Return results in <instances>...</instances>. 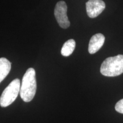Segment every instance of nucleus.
<instances>
[{"label":"nucleus","instance_id":"obj_1","mask_svg":"<svg viewBox=\"0 0 123 123\" xmlns=\"http://www.w3.org/2000/svg\"><path fill=\"white\" fill-rule=\"evenodd\" d=\"M36 90L35 71L33 68H29L23 76L20 88V96L24 101L29 102L31 101L34 97Z\"/></svg>","mask_w":123,"mask_h":123},{"label":"nucleus","instance_id":"obj_2","mask_svg":"<svg viewBox=\"0 0 123 123\" xmlns=\"http://www.w3.org/2000/svg\"><path fill=\"white\" fill-rule=\"evenodd\" d=\"M100 73L105 76L114 77L123 73V55L107 58L101 64Z\"/></svg>","mask_w":123,"mask_h":123},{"label":"nucleus","instance_id":"obj_3","mask_svg":"<svg viewBox=\"0 0 123 123\" xmlns=\"http://www.w3.org/2000/svg\"><path fill=\"white\" fill-rule=\"evenodd\" d=\"M21 88V81L19 79H15L9 84L3 91L0 97V105L6 107L13 103L17 98Z\"/></svg>","mask_w":123,"mask_h":123},{"label":"nucleus","instance_id":"obj_4","mask_svg":"<svg viewBox=\"0 0 123 123\" xmlns=\"http://www.w3.org/2000/svg\"><path fill=\"white\" fill-rule=\"evenodd\" d=\"M67 6L63 1H59L55 7L54 15L61 27L67 29L70 26V22L67 15Z\"/></svg>","mask_w":123,"mask_h":123},{"label":"nucleus","instance_id":"obj_5","mask_svg":"<svg viewBox=\"0 0 123 123\" xmlns=\"http://www.w3.org/2000/svg\"><path fill=\"white\" fill-rule=\"evenodd\" d=\"M86 11L90 18H96L105 9V4L102 0H89L86 2Z\"/></svg>","mask_w":123,"mask_h":123},{"label":"nucleus","instance_id":"obj_6","mask_svg":"<svg viewBox=\"0 0 123 123\" xmlns=\"http://www.w3.org/2000/svg\"><path fill=\"white\" fill-rule=\"evenodd\" d=\"M105 41V37L101 33L95 34L91 38L88 46V52L93 54L98 51L102 47Z\"/></svg>","mask_w":123,"mask_h":123},{"label":"nucleus","instance_id":"obj_7","mask_svg":"<svg viewBox=\"0 0 123 123\" xmlns=\"http://www.w3.org/2000/svg\"><path fill=\"white\" fill-rule=\"evenodd\" d=\"M11 70V63L5 58H0V83L4 80Z\"/></svg>","mask_w":123,"mask_h":123},{"label":"nucleus","instance_id":"obj_8","mask_svg":"<svg viewBox=\"0 0 123 123\" xmlns=\"http://www.w3.org/2000/svg\"><path fill=\"white\" fill-rule=\"evenodd\" d=\"M76 43L73 39L68 40L64 43L61 50V54L64 56H68L75 50Z\"/></svg>","mask_w":123,"mask_h":123},{"label":"nucleus","instance_id":"obj_9","mask_svg":"<svg viewBox=\"0 0 123 123\" xmlns=\"http://www.w3.org/2000/svg\"><path fill=\"white\" fill-rule=\"evenodd\" d=\"M115 110L117 112L123 114V99L118 101L115 105Z\"/></svg>","mask_w":123,"mask_h":123}]
</instances>
